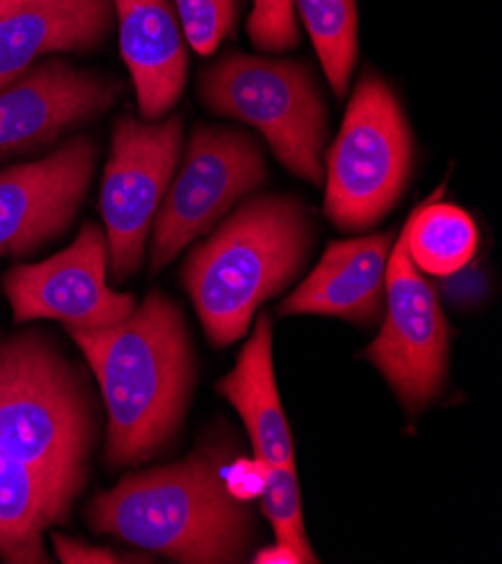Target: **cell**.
Masks as SVG:
<instances>
[{"instance_id": "obj_1", "label": "cell", "mask_w": 502, "mask_h": 564, "mask_svg": "<svg viewBox=\"0 0 502 564\" xmlns=\"http://www.w3.org/2000/svg\"><path fill=\"white\" fill-rule=\"evenodd\" d=\"M66 330L102 391L106 464L136 468L158 457L179 434L194 387V354L179 304L153 291L118 324Z\"/></svg>"}, {"instance_id": "obj_2", "label": "cell", "mask_w": 502, "mask_h": 564, "mask_svg": "<svg viewBox=\"0 0 502 564\" xmlns=\"http://www.w3.org/2000/svg\"><path fill=\"white\" fill-rule=\"evenodd\" d=\"M226 466L228 449L205 445L183 462L129 473L90 501L88 527L183 564L242 562L255 524Z\"/></svg>"}, {"instance_id": "obj_3", "label": "cell", "mask_w": 502, "mask_h": 564, "mask_svg": "<svg viewBox=\"0 0 502 564\" xmlns=\"http://www.w3.org/2000/svg\"><path fill=\"white\" fill-rule=\"evenodd\" d=\"M313 246V220L298 196H246L199 243L181 281L214 347L246 335L255 311L285 291Z\"/></svg>"}, {"instance_id": "obj_4", "label": "cell", "mask_w": 502, "mask_h": 564, "mask_svg": "<svg viewBox=\"0 0 502 564\" xmlns=\"http://www.w3.org/2000/svg\"><path fill=\"white\" fill-rule=\"evenodd\" d=\"M97 436L95 399L62 347L39 330L0 337V453L32 466L75 501Z\"/></svg>"}, {"instance_id": "obj_5", "label": "cell", "mask_w": 502, "mask_h": 564, "mask_svg": "<svg viewBox=\"0 0 502 564\" xmlns=\"http://www.w3.org/2000/svg\"><path fill=\"white\" fill-rule=\"evenodd\" d=\"M199 99L214 116L257 129L298 178L324 183L329 116L307 64L231 52L203 70Z\"/></svg>"}, {"instance_id": "obj_6", "label": "cell", "mask_w": 502, "mask_h": 564, "mask_svg": "<svg viewBox=\"0 0 502 564\" xmlns=\"http://www.w3.org/2000/svg\"><path fill=\"white\" fill-rule=\"evenodd\" d=\"M324 162V214L339 230L372 228L399 203L413 174L415 140L385 79L361 77Z\"/></svg>"}, {"instance_id": "obj_7", "label": "cell", "mask_w": 502, "mask_h": 564, "mask_svg": "<svg viewBox=\"0 0 502 564\" xmlns=\"http://www.w3.org/2000/svg\"><path fill=\"white\" fill-rule=\"evenodd\" d=\"M266 176V160L253 135L228 127H196L151 225L149 270L160 272L183 248L214 230Z\"/></svg>"}, {"instance_id": "obj_8", "label": "cell", "mask_w": 502, "mask_h": 564, "mask_svg": "<svg viewBox=\"0 0 502 564\" xmlns=\"http://www.w3.org/2000/svg\"><path fill=\"white\" fill-rule=\"evenodd\" d=\"M181 155V116L147 122L127 112L116 122L99 194L108 274L116 284H122L142 268L147 237Z\"/></svg>"}, {"instance_id": "obj_9", "label": "cell", "mask_w": 502, "mask_h": 564, "mask_svg": "<svg viewBox=\"0 0 502 564\" xmlns=\"http://www.w3.org/2000/svg\"><path fill=\"white\" fill-rule=\"evenodd\" d=\"M385 319L365 358L383 373L406 410L430 403L449 365V324L435 289L408 257L404 232L385 270Z\"/></svg>"}, {"instance_id": "obj_10", "label": "cell", "mask_w": 502, "mask_h": 564, "mask_svg": "<svg viewBox=\"0 0 502 564\" xmlns=\"http://www.w3.org/2000/svg\"><path fill=\"white\" fill-rule=\"evenodd\" d=\"M14 324L54 319L66 328H102L127 319L138 300L108 286L106 235L84 223L77 239L39 263L12 265L3 281Z\"/></svg>"}, {"instance_id": "obj_11", "label": "cell", "mask_w": 502, "mask_h": 564, "mask_svg": "<svg viewBox=\"0 0 502 564\" xmlns=\"http://www.w3.org/2000/svg\"><path fill=\"white\" fill-rule=\"evenodd\" d=\"M97 144L77 135L0 172V257H28L68 232L86 200Z\"/></svg>"}, {"instance_id": "obj_12", "label": "cell", "mask_w": 502, "mask_h": 564, "mask_svg": "<svg viewBox=\"0 0 502 564\" xmlns=\"http://www.w3.org/2000/svg\"><path fill=\"white\" fill-rule=\"evenodd\" d=\"M120 84L66 59L34 64L0 88V160L57 142L114 106Z\"/></svg>"}, {"instance_id": "obj_13", "label": "cell", "mask_w": 502, "mask_h": 564, "mask_svg": "<svg viewBox=\"0 0 502 564\" xmlns=\"http://www.w3.org/2000/svg\"><path fill=\"white\" fill-rule=\"evenodd\" d=\"M120 52L147 122L170 112L188 82V47L172 0H114Z\"/></svg>"}, {"instance_id": "obj_14", "label": "cell", "mask_w": 502, "mask_h": 564, "mask_svg": "<svg viewBox=\"0 0 502 564\" xmlns=\"http://www.w3.org/2000/svg\"><path fill=\"white\" fill-rule=\"evenodd\" d=\"M114 25V0H19L0 17V88L28 73L39 56L99 47Z\"/></svg>"}, {"instance_id": "obj_15", "label": "cell", "mask_w": 502, "mask_h": 564, "mask_svg": "<svg viewBox=\"0 0 502 564\" xmlns=\"http://www.w3.org/2000/svg\"><path fill=\"white\" fill-rule=\"evenodd\" d=\"M393 235L356 237L327 248L320 263L282 302L280 315H327L372 324L385 302V270Z\"/></svg>"}, {"instance_id": "obj_16", "label": "cell", "mask_w": 502, "mask_h": 564, "mask_svg": "<svg viewBox=\"0 0 502 564\" xmlns=\"http://www.w3.org/2000/svg\"><path fill=\"white\" fill-rule=\"evenodd\" d=\"M216 389L242 416L259 464H296L291 427L275 382L273 326L266 313L257 315L255 330L242 349L235 369L218 380Z\"/></svg>"}, {"instance_id": "obj_17", "label": "cell", "mask_w": 502, "mask_h": 564, "mask_svg": "<svg viewBox=\"0 0 502 564\" xmlns=\"http://www.w3.org/2000/svg\"><path fill=\"white\" fill-rule=\"evenodd\" d=\"M71 499L32 466L0 453V557L43 564V535L68 518Z\"/></svg>"}, {"instance_id": "obj_18", "label": "cell", "mask_w": 502, "mask_h": 564, "mask_svg": "<svg viewBox=\"0 0 502 564\" xmlns=\"http://www.w3.org/2000/svg\"><path fill=\"white\" fill-rule=\"evenodd\" d=\"M444 187L424 200L404 225V239L410 261L419 272L451 276L476 254L478 225L469 212L441 203Z\"/></svg>"}, {"instance_id": "obj_19", "label": "cell", "mask_w": 502, "mask_h": 564, "mask_svg": "<svg viewBox=\"0 0 502 564\" xmlns=\"http://www.w3.org/2000/svg\"><path fill=\"white\" fill-rule=\"evenodd\" d=\"M296 8L331 90L343 97L359 56L356 0H296Z\"/></svg>"}, {"instance_id": "obj_20", "label": "cell", "mask_w": 502, "mask_h": 564, "mask_svg": "<svg viewBox=\"0 0 502 564\" xmlns=\"http://www.w3.org/2000/svg\"><path fill=\"white\" fill-rule=\"evenodd\" d=\"M261 511L275 531L277 546L289 551L296 562H318L305 531L296 464L264 466Z\"/></svg>"}, {"instance_id": "obj_21", "label": "cell", "mask_w": 502, "mask_h": 564, "mask_svg": "<svg viewBox=\"0 0 502 564\" xmlns=\"http://www.w3.org/2000/svg\"><path fill=\"white\" fill-rule=\"evenodd\" d=\"M185 41L201 56L218 50L237 21L239 0H172Z\"/></svg>"}, {"instance_id": "obj_22", "label": "cell", "mask_w": 502, "mask_h": 564, "mask_svg": "<svg viewBox=\"0 0 502 564\" xmlns=\"http://www.w3.org/2000/svg\"><path fill=\"white\" fill-rule=\"evenodd\" d=\"M248 36L261 52H287L300 43L296 0H253Z\"/></svg>"}, {"instance_id": "obj_23", "label": "cell", "mask_w": 502, "mask_h": 564, "mask_svg": "<svg viewBox=\"0 0 502 564\" xmlns=\"http://www.w3.org/2000/svg\"><path fill=\"white\" fill-rule=\"evenodd\" d=\"M52 546L60 562L64 564H125V562H151V553L133 551L120 553L108 546H93L82 538H71L64 533H52Z\"/></svg>"}, {"instance_id": "obj_24", "label": "cell", "mask_w": 502, "mask_h": 564, "mask_svg": "<svg viewBox=\"0 0 502 564\" xmlns=\"http://www.w3.org/2000/svg\"><path fill=\"white\" fill-rule=\"evenodd\" d=\"M17 3H19V0H0V17L8 14Z\"/></svg>"}]
</instances>
